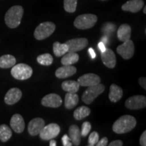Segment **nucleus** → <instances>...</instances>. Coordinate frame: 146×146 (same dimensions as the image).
<instances>
[{
    "instance_id": "30",
    "label": "nucleus",
    "mask_w": 146,
    "mask_h": 146,
    "mask_svg": "<svg viewBox=\"0 0 146 146\" xmlns=\"http://www.w3.org/2000/svg\"><path fill=\"white\" fill-rule=\"evenodd\" d=\"M78 0H64V8L66 12L73 13L76 10Z\"/></svg>"
},
{
    "instance_id": "6",
    "label": "nucleus",
    "mask_w": 146,
    "mask_h": 146,
    "mask_svg": "<svg viewBox=\"0 0 146 146\" xmlns=\"http://www.w3.org/2000/svg\"><path fill=\"white\" fill-rule=\"evenodd\" d=\"M11 74L17 80H27L31 77L33 68L26 64H18L12 66Z\"/></svg>"
},
{
    "instance_id": "8",
    "label": "nucleus",
    "mask_w": 146,
    "mask_h": 146,
    "mask_svg": "<svg viewBox=\"0 0 146 146\" xmlns=\"http://www.w3.org/2000/svg\"><path fill=\"white\" fill-rule=\"evenodd\" d=\"M116 52L123 59L129 60L133 57L135 53V45L132 40L129 39L123 42V44L118 45L116 48Z\"/></svg>"
},
{
    "instance_id": "42",
    "label": "nucleus",
    "mask_w": 146,
    "mask_h": 146,
    "mask_svg": "<svg viewBox=\"0 0 146 146\" xmlns=\"http://www.w3.org/2000/svg\"><path fill=\"white\" fill-rule=\"evenodd\" d=\"M143 13L146 14V7L145 6L144 7V8H143Z\"/></svg>"
},
{
    "instance_id": "20",
    "label": "nucleus",
    "mask_w": 146,
    "mask_h": 146,
    "mask_svg": "<svg viewBox=\"0 0 146 146\" xmlns=\"http://www.w3.org/2000/svg\"><path fill=\"white\" fill-rule=\"evenodd\" d=\"M123 96V90L121 87H120L116 84H112L110 87L109 99L112 102L116 103L118 102Z\"/></svg>"
},
{
    "instance_id": "17",
    "label": "nucleus",
    "mask_w": 146,
    "mask_h": 146,
    "mask_svg": "<svg viewBox=\"0 0 146 146\" xmlns=\"http://www.w3.org/2000/svg\"><path fill=\"white\" fill-rule=\"evenodd\" d=\"M143 0H129L122 5V10L126 12L136 13L143 8Z\"/></svg>"
},
{
    "instance_id": "21",
    "label": "nucleus",
    "mask_w": 146,
    "mask_h": 146,
    "mask_svg": "<svg viewBox=\"0 0 146 146\" xmlns=\"http://www.w3.org/2000/svg\"><path fill=\"white\" fill-rule=\"evenodd\" d=\"M131 36V27L127 24L120 25L117 31V37L119 41L125 42L130 39Z\"/></svg>"
},
{
    "instance_id": "33",
    "label": "nucleus",
    "mask_w": 146,
    "mask_h": 146,
    "mask_svg": "<svg viewBox=\"0 0 146 146\" xmlns=\"http://www.w3.org/2000/svg\"><path fill=\"white\" fill-rule=\"evenodd\" d=\"M62 143L64 146H72V143L70 142V139L68 136V135H64L62 138Z\"/></svg>"
},
{
    "instance_id": "32",
    "label": "nucleus",
    "mask_w": 146,
    "mask_h": 146,
    "mask_svg": "<svg viewBox=\"0 0 146 146\" xmlns=\"http://www.w3.org/2000/svg\"><path fill=\"white\" fill-rule=\"evenodd\" d=\"M91 129V125L88 121L84 122L82 125V129L81 131V134L82 137H86L88 135V134L90 132Z\"/></svg>"
},
{
    "instance_id": "14",
    "label": "nucleus",
    "mask_w": 146,
    "mask_h": 146,
    "mask_svg": "<svg viewBox=\"0 0 146 146\" xmlns=\"http://www.w3.org/2000/svg\"><path fill=\"white\" fill-rule=\"evenodd\" d=\"M45 126V121L41 118H35L29 122L28 125L29 133L31 136L39 135L40 131Z\"/></svg>"
},
{
    "instance_id": "40",
    "label": "nucleus",
    "mask_w": 146,
    "mask_h": 146,
    "mask_svg": "<svg viewBox=\"0 0 146 146\" xmlns=\"http://www.w3.org/2000/svg\"><path fill=\"white\" fill-rule=\"evenodd\" d=\"M101 41L102 43H104V44L105 45L108 44V38L107 36H104L103 37H102L101 39Z\"/></svg>"
},
{
    "instance_id": "13",
    "label": "nucleus",
    "mask_w": 146,
    "mask_h": 146,
    "mask_svg": "<svg viewBox=\"0 0 146 146\" xmlns=\"http://www.w3.org/2000/svg\"><path fill=\"white\" fill-rule=\"evenodd\" d=\"M101 58L103 64L109 68H114L116 64V57L114 52L109 48L102 52Z\"/></svg>"
},
{
    "instance_id": "38",
    "label": "nucleus",
    "mask_w": 146,
    "mask_h": 146,
    "mask_svg": "<svg viewBox=\"0 0 146 146\" xmlns=\"http://www.w3.org/2000/svg\"><path fill=\"white\" fill-rule=\"evenodd\" d=\"M88 52L89 53V54H90L91 57V58H92V59H94V58H96V52H95V51L94 50V49L90 47V48H89L88 50Z\"/></svg>"
},
{
    "instance_id": "25",
    "label": "nucleus",
    "mask_w": 146,
    "mask_h": 146,
    "mask_svg": "<svg viewBox=\"0 0 146 146\" xmlns=\"http://www.w3.org/2000/svg\"><path fill=\"white\" fill-rule=\"evenodd\" d=\"M53 51L56 57H61L68 52V47L65 43L62 44L60 42L56 41L53 44Z\"/></svg>"
},
{
    "instance_id": "9",
    "label": "nucleus",
    "mask_w": 146,
    "mask_h": 146,
    "mask_svg": "<svg viewBox=\"0 0 146 146\" xmlns=\"http://www.w3.org/2000/svg\"><path fill=\"white\" fill-rule=\"evenodd\" d=\"M125 106L129 110H140L146 107V98L141 95L130 97L126 100Z\"/></svg>"
},
{
    "instance_id": "19",
    "label": "nucleus",
    "mask_w": 146,
    "mask_h": 146,
    "mask_svg": "<svg viewBox=\"0 0 146 146\" xmlns=\"http://www.w3.org/2000/svg\"><path fill=\"white\" fill-rule=\"evenodd\" d=\"M69 137L70 139V141H72L73 145L78 146L80 145L81 139V131L77 125H72L69 127L68 129Z\"/></svg>"
},
{
    "instance_id": "35",
    "label": "nucleus",
    "mask_w": 146,
    "mask_h": 146,
    "mask_svg": "<svg viewBox=\"0 0 146 146\" xmlns=\"http://www.w3.org/2000/svg\"><path fill=\"white\" fill-rule=\"evenodd\" d=\"M108 143V139L107 137H103L101 139L98 141V143H96L97 146H106Z\"/></svg>"
},
{
    "instance_id": "26",
    "label": "nucleus",
    "mask_w": 146,
    "mask_h": 146,
    "mask_svg": "<svg viewBox=\"0 0 146 146\" xmlns=\"http://www.w3.org/2000/svg\"><path fill=\"white\" fill-rule=\"evenodd\" d=\"M91 113V110L87 106H81L76 108L73 113V116L76 120H83V118L88 116Z\"/></svg>"
},
{
    "instance_id": "23",
    "label": "nucleus",
    "mask_w": 146,
    "mask_h": 146,
    "mask_svg": "<svg viewBox=\"0 0 146 146\" xmlns=\"http://www.w3.org/2000/svg\"><path fill=\"white\" fill-rule=\"evenodd\" d=\"M79 60V56L76 52H68L64 55L61 60L62 65H72Z\"/></svg>"
},
{
    "instance_id": "27",
    "label": "nucleus",
    "mask_w": 146,
    "mask_h": 146,
    "mask_svg": "<svg viewBox=\"0 0 146 146\" xmlns=\"http://www.w3.org/2000/svg\"><path fill=\"white\" fill-rule=\"evenodd\" d=\"M80 85L75 81H65L62 83V88L68 93H76L79 89Z\"/></svg>"
},
{
    "instance_id": "3",
    "label": "nucleus",
    "mask_w": 146,
    "mask_h": 146,
    "mask_svg": "<svg viewBox=\"0 0 146 146\" xmlns=\"http://www.w3.org/2000/svg\"><path fill=\"white\" fill-rule=\"evenodd\" d=\"M97 21H98V17L94 14H81L74 20V26L78 29L86 30L94 27Z\"/></svg>"
},
{
    "instance_id": "34",
    "label": "nucleus",
    "mask_w": 146,
    "mask_h": 146,
    "mask_svg": "<svg viewBox=\"0 0 146 146\" xmlns=\"http://www.w3.org/2000/svg\"><path fill=\"white\" fill-rule=\"evenodd\" d=\"M139 143L140 145L145 146L146 145V131H144L141 134L139 139Z\"/></svg>"
},
{
    "instance_id": "10",
    "label": "nucleus",
    "mask_w": 146,
    "mask_h": 146,
    "mask_svg": "<svg viewBox=\"0 0 146 146\" xmlns=\"http://www.w3.org/2000/svg\"><path fill=\"white\" fill-rule=\"evenodd\" d=\"M65 43L68 45V52H76L85 49L88 45L89 41L86 38H76L68 40Z\"/></svg>"
},
{
    "instance_id": "15",
    "label": "nucleus",
    "mask_w": 146,
    "mask_h": 146,
    "mask_svg": "<svg viewBox=\"0 0 146 146\" xmlns=\"http://www.w3.org/2000/svg\"><path fill=\"white\" fill-rule=\"evenodd\" d=\"M23 93L18 88H12L5 94L4 102L8 105H13L21 99Z\"/></svg>"
},
{
    "instance_id": "4",
    "label": "nucleus",
    "mask_w": 146,
    "mask_h": 146,
    "mask_svg": "<svg viewBox=\"0 0 146 146\" xmlns=\"http://www.w3.org/2000/svg\"><path fill=\"white\" fill-rule=\"evenodd\" d=\"M56 30V25L52 22H45L41 23L35 29L34 32V36L36 39L41 40L47 39L52 35Z\"/></svg>"
},
{
    "instance_id": "2",
    "label": "nucleus",
    "mask_w": 146,
    "mask_h": 146,
    "mask_svg": "<svg viewBox=\"0 0 146 146\" xmlns=\"http://www.w3.org/2000/svg\"><path fill=\"white\" fill-rule=\"evenodd\" d=\"M24 14L21 5H14L8 10L5 15V23L9 28L15 29L20 25Z\"/></svg>"
},
{
    "instance_id": "28",
    "label": "nucleus",
    "mask_w": 146,
    "mask_h": 146,
    "mask_svg": "<svg viewBox=\"0 0 146 146\" xmlns=\"http://www.w3.org/2000/svg\"><path fill=\"white\" fill-rule=\"evenodd\" d=\"M12 136V130L6 125L0 126V140L2 142H7Z\"/></svg>"
},
{
    "instance_id": "12",
    "label": "nucleus",
    "mask_w": 146,
    "mask_h": 146,
    "mask_svg": "<svg viewBox=\"0 0 146 146\" xmlns=\"http://www.w3.org/2000/svg\"><path fill=\"white\" fill-rule=\"evenodd\" d=\"M62 104V100L59 95L50 94L44 96L41 100V104L45 107L59 108Z\"/></svg>"
},
{
    "instance_id": "5",
    "label": "nucleus",
    "mask_w": 146,
    "mask_h": 146,
    "mask_svg": "<svg viewBox=\"0 0 146 146\" xmlns=\"http://www.w3.org/2000/svg\"><path fill=\"white\" fill-rule=\"evenodd\" d=\"M104 90L105 86L100 83L88 87V88L84 91L82 96V100L84 103L87 105L91 104L100 94H102L104 91Z\"/></svg>"
},
{
    "instance_id": "31",
    "label": "nucleus",
    "mask_w": 146,
    "mask_h": 146,
    "mask_svg": "<svg viewBox=\"0 0 146 146\" xmlns=\"http://www.w3.org/2000/svg\"><path fill=\"white\" fill-rule=\"evenodd\" d=\"M99 134L96 131H94V132L91 133V134L89 135V139H88V145L89 146H94L96 145V143H98L99 141Z\"/></svg>"
},
{
    "instance_id": "11",
    "label": "nucleus",
    "mask_w": 146,
    "mask_h": 146,
    "mask_svg": "<svg viewBox=\"0 0 146 146\" xmlns=\"http://www.w3.org/2000/svg\"><path fill=\"white\" fill-rule=\"evenodd\" d=\"M78 83L80 86L90 87L98 85L101 82V78L98 75L94 73H87L83 74L78 78Z\"/></svg>"
},
{
    "instance_id": "16",
    "label": "nucleus",
    "mask_w": 146,
    "mask_h": 146,
    "mask_svg": "<svg viewBox=\"0 0 146 146\" xmlns=\"http://www.w3.org/2000/svg\"><path fill=\"white\" fill-rule=\"evenodd\" d=\"M10 126L14 132L17 133H23L25 128V120L19 114H14L10 120Z\"/></svg>"
},
{
    "instance_id": "41",
    "label": "nucleus",
    "mask_w": 146,
    "mask_h": 146,
    "mask_svg": "<svg viewBox=\"0 0 146 146\" xmlns=\"http://www.w3.org/2000/svg\"><path fill=\"white\" fill-rule=\"evenodd\" d=\"M50 146H56V145H57V143H56V141H55L54 139H50Z\"/></svg>"
},
{
    "instance_id": "7",
    "label": "nucleus",
    "mask_w": 146,
    "mask_h": 146,
    "mask_svg": "<svg viewBox=\"0 0 146 146\" xmlns=\"http://www.w3.org/2000/svg\"><path fill=\"white\" fill-rule=\"evenodd\" d=\"M60 133V126L56 123H50L44 126L41 131H40L39 137L41 139L45 141L56 138Z\"/></svg>"
},
{
    "instance_id": "36",
    "label": "nucleus",
    "mask_w": 146,
    "mask_h": 146,
    "mask_svg": "<svg viewBox=\"0 0 146 146\" xmlns=\"http://www.w3.org/2000/svg\"><path fill=\"white\" fill-rule=\"evenodd\" d=\"M139 83L141 85L142 88L146 89V78L145 77H140L139 78Z\"/></svg>"
},
{
    "instance_id": "24",
    "label": "nucleus",
    "mask_w": 146,
    "mask_h": 146,
    "mask_svg": "<svg viewBox=\"0 0 146 146\" xmlns=\"http://www.w3.org/2000/svg\"><path fill=\"white\" fill-rule=\"evenodd\" d=\"M16 60L12 55H3L0 57V68H12L16 64Z\"/></svg>"
},
{
    "instance_id": "1",
    "label": "nucleus",
    "mask_w": 146,
    "mask_h": 146,
    "mask_svg": "<svg viewBox=\"0 0 146 146\" xmlns=\"http://www.w3.org/2000/svg\"><path fill=\"white\" fill-rule=\"evenodd\" d=\"M136 125L135 118L131 115H123L114 122L112 130L117 134H124L132 131Z\"/></svg>"
},
{
    "instance_id": "39",
    "label": "nucleus",
    "mask_w": 146,
    "mask_h": 146,
    "mask_svg": "<svg viewBox=\"0 0 146 146\" xmlns=\"http://www.w3.org/2000/svg\"><path fill=\"white\" fill-rule=\"evenodd\" d=\"M98 47H99L100 50L101 51V52H104L106 50V45L104 44V43H102V41H100L99 43H98Z\"/></svg>"
},
{
    "instance_id": "18",
    "label": "nucleus",
    "mask_w": 146,
    "mask_h": 146,
    "mask_svg": "<svg viewBox=\"0 0 146 146\" xmlns=\"http://www.w3.org/2000/svg\"><path fill=\"white\" fill-rule=\"evenodd\" d=\"M76 72V68L72 65H63L56 70L55 75L58 78H66L73 76Z\"/></svg>"
},
{
    "instance_id": "22",
    "label": "nucleus",
    "mask_w": 146,
    "mask_h": 146,
    "mask_svg": "<svg viewBox=\"0 0 146 146\" xmlns=\"http://www.w3.org/2000/svg\"><path fill=\"white\" fill-rule=\"evenodd\" d=\"M79 101L78 96L76 93H68L65 96L64 106L66 108L71 110L77 106Z\"/></svg>"
},
{
    "instance_id": "37",
    "label": "nucleus",
    "mask_w": 146,
    "mask_h": 146,
    "mask_svg": "<svg viewBox=\"0 0 146 146\" xmlns=\"http://www.w3.org/2000/svg\"><path fill=\"white\" fill-rule=\"evenodd\" d=\"M123 143L121 140H115L109 144V146H123Z\"/></svg>"
},
{
    "instance_id": "29",
    "label": "nucleus",
    "mask_w": 146,
    "mask_h": 146,
    "mask_svg": "<svg viewBox=\"0 0 146 146\" xmlns=\"http://www.w3.org/2000/svg\"><path fill=\"white\" fill-rule=\"evenodd\" d=\"M36 61L40 64L43 66H50L53 63L54 59L52 56L50 54H43L37 56Z\"/></svg>"
}]
</instances>
